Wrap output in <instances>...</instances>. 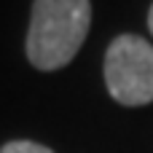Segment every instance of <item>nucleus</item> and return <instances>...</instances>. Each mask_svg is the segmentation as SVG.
<instances>
[{"mask_svg":"<svg viewBox=\"0 0 153 153\" xmlns=\"http://www.w3.org/2000/svg\"><path fill=\"white\" fill-rule=\"evenodd\" d=\"M91 27L89 0H32L30 30L24 40L35 70L54 73L75 59Z\"/></svg>","mask_w":153,"mask_h":153,"instance_id":"obj_1","label":"nucleus"},{"mask_svg":"<svg viewBox=\"0 0 153 153\" xmlns=\"http://www.w3.org/2000/svg\"><path fill=\"white\" fill-rule=\"evenodd\" d=\"M105 86L126 108L153 102V46L140 35H118L105 51Z\"/></svg>","mask_w":153,"mask_h":153,"instance_id":"obj_2","label":"nucleus"},{"mask_svg":"<svg viewBox=\"0 0 153 153\" xmlns=\"http://www.w3.org/2000/svg\"><path fill=\"white\" fill-rule=\"evenodd\" d=\"M0 153H54V151L40 143H32V140H11L0 148Z\"/></svg>","mask_w":153,"mask_h":153,"instance_id":"obj_3","label":"nucleus"},{"mask_svg":"<svg viewBox=\"0 0 153 153\" xmlns=\"http://www.w3.org/2000/svg\"><path fill=\"white\" fill-rule=\"evenodd\" d=\"M148 30H151V35H153V5H151V13H148Z\"/></svg>","mask_w":153,"mask_h":153,"instance_id":"obj_4","label":"nucleus"}]
</instances>
